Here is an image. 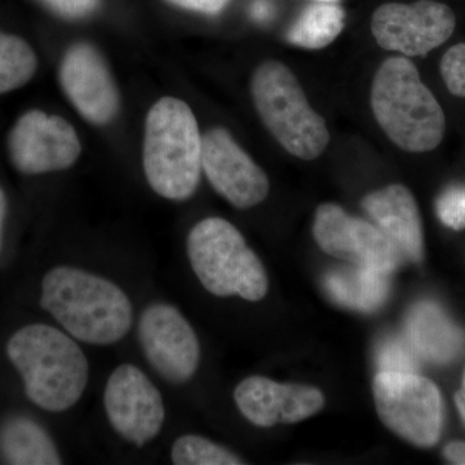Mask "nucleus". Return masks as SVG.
Here are the masks:
<instances>
[{"label": "nucleus", "mask_w": 465, "mask_h": 465, "mask_svg": "<svg viewBox=\"0 0 465 465\" xmlns=\"http://www.w3.org/2000/svg\"><path fill=\"white\" fill-rule=\"evenodd\" d=\"M313 235L327 255L391 274L405 259L378 226L351 216L338 204L323 203L314 216Z\"/></svg>", "instance_id": "obj_12"}, {"label": "nucleus", "mask_w": 465, "mask_h": 465, "mask_svg": "<svg viewBox=\"0 0 465 465\" xmlns=\"http://www.w3.org/2000/svg\"><path fill=\"white\" fill-rule=\"evenodd\" d=\"M381 371L416 372V361L411 349L399 339H388L378 351Z\"/></svg>", "instance_id": "obj_25"}, {"label": "nucleus", "mask_w": 465, "mask_h": 465, "mask_svg": "<svg viewBox=\"0 0 465 465\" xmlns=\"http://www.w3.org/2000/svg\"><path fill=\"white\" fill-rule=\"evenodd\" d=\"M104 409L110 427L136 448L154 440L166 421L161 391L140 367H115L104 390Z\"/></svg>", "instance_id": "obj_9"}, {"label": "nucleus", "mask_w": 465, "mask_h": 465, "mask_svg": "<svg viewBox=\"0 0 465 465\" xmlns=\"http://www.w3.org/2000/svg\"><path fill=\"white\" fill-rule=\"evenodd\" d=\"M52 11L66 18H82L91 15L99 0H42Z\"/></svg>", "instance_id": "obj_26"}, {"label": "nucleus", "mask_w": 465, "mask_h": 465, "mask_svg": "<svg viewBox=\"0 0 465 465\" xmlns=\"http://www.w3.org/2000/svg\"><path fill=\"white\" fill-rule=\"evenodd\" d=\"M457 26L449 5L436 0H418L412 5L385 3L376 8L371 32L382 50L407 57L425 56L448 42Z\"/></svg>", "instance_id": "obj_11"}, {"label": "nucleus", "mask_w": 465, "mask_h": 465, "mask_svg": "<svg viewBox=\"0 0 465 465\" xmlns=\"http://www.w3.org/2000/svg\"><path fill=\"white\" fill-rule=\"evenodd\" d=\"M455 405L458 407L459 414H460L461 420L465 425V369L463 372V381H461V388L455 393L454 396Z\"/></svg>", "instance_id": "obj_31"}, {"label": "nucleus", "mask_w": 465, "mask_h": 465, "mask_svg": "<svg viewBox=\"0 0 465 465\" xmlns=\"http://www.w3.org/2000/svg\"><path fill=\"white\" fill-rule=\"evenodd\" d=\"M186 253L202 286L217 296H240L251 302L265 298L268 275L259 256L228 220L207 217L193 226Z\"/></svg>", "instance_id": "obj_5"}, {"label": "nucleus", "mask_w": 465, "mask_h": 465, "mask_svg": "<svg viewBox=\"0 0 465 465\" xmlns=\"http://www.w3.org/2000/svg\"><path fill=\"white\" fill-rule=\"evenodd\" d=\"M371 108L391 142L405 152H430L445 137V113L409 58L390 57L379 67Z\"/></svg>", "instance_id": "obj_4"}, {"label": "nucleus", "mask_w": 465, "mask_h": 465, "mask_svg": "<svg viewBox=\"0 0 465 465\" xmlns=\"http://www.w3.org/2000/svg\"><path fill=\"white\" fill-rule=\"evenodd\" d=\"M137 338L150 367L168 384H185L197 374L200 341L191 322L173 305L153 302L143 309Z\"/></svg>", "instance_id": "obj_8"}, {"label": "nucleus", "mask_w": 465, "mask_h": 465, "mask_svg": "<svg viewBox=\"0 0 465 465\" xmlns=\"http://www.w3.org/2000/svg\"><path fill=\"white\" fill-rule=\"evenodd\" d=\"M407 332L412 351L430 362L448 363L464 349L463 332L433 302H420L412 308Z\"/></svg>", "instance_id": "obj_17"}, {"label": "nucleus", "mask_w": 465, "mask_h": 465, "mask_svg": "<svg viewBox=\"0 0 465 465\" xmlns=\"http://www.w3.org/2000/svg\"><path fill=\"white\" fill-rule=\"evenodd\" d=\"M38 66V56L30 43L0 30V96L29 84Z\"/></svg>", "instance_id": "obj_21"}, {"label": "nucleus", "mask_w": 465, "mask_h": 465, "mask_svg": "<svg viewBox=\"0 0 465 465\" xmlns=\"http://www.w3.org/2000/svg\"><path fill=\"white\" fill-rule=\"evenodd\" d=\"M166 2L203 15H219L220 12L224 11L231 0H166Z\"/></svg>", "instance_id": "obj_27"}, {"label": "nucleus", "mask_w": 465, "mask_h": 465, "mask_svg": "<svg viewBox=\"0 0 465 465\" xmlns=\"http://www.w3.org/2000/svg\"><path fill=\"white\" fill-rule=\"evenodd\" d=\"M362 207L396 244L405 262H423V224L415 197L406 186L393 183L370 193L363 198Z\"/></svg>", "instance_id": "obj_16"}, {"label": "nucleus", "mask_w": 465, "mask_h": 465, "mask_svg": "<svg viewBox=\"0 0 465 465\" xmlns=\"http://www.w3.org/2000/svg\"><path fill=\"white\" fill-rule=\"evenodd\" d=\"M387 273L354 265L326 277L330 295L345 307L371 312L381 307L388 296Z\"/></svg>", "instance_id": "obj_19"}, {"label": "nucleus", "mask_w": 465, "mask_h": 465, "mask_svg": "<svg viewBox=\"0 0 465 465\" xmlns=\"http://www.w3.org/2000/svg\"><path fill=\"white\" fill-rule=\"evenodd\" d=\"M381 423L421 449L437 445L443 427V403L432 381L416 372L379 371L372 384Z\"/></svg>", "instance_id": "obj_7"}, {"label": "nucleus", "mask_w": 465, "mask_h": 465, "mask_svg": "<svg viewBox=\"0 0 465 465\" xmlns=\"http://www.w3.org/2000/svg\"><path fill=\"white\" fill-rule=\"evenodd\" d=\"M251 14L256 21H266L273 14V9H272L271 3L266 2V0H256L255 5L251 9Z\"/></svg>", "instance_id": "obj_29"}, {"label": "nucleus", "mask_w": 465, "mask_h": 465, "mask_svg": "<svg viewBox=\"0 0 465 465\" xmlns=\"http://www.w3.org/2000/svg\"><path fill=\"white\" fill-rule=\"evenodd\" d=\"M443 457L451 464L465 465V442L452 440L443 449Z\"/></svg>", "instance_id": "obj_28"}, {"label": "nucleus", "mask_w": 465, "mask_h": 465, "mask_svg": "<svg viewBox=\"0 0 465 465\" xmlns=\"http://www.w3.org/2000/svg\"><path fill=\"white\" fill-rule=\"evenodd\" d=\"M312 2H318V3H341V0H312Z\"/></svg>", "instance_id": "obj_32"}, {"label": "nucleus", "mask_w": 465, "mask_h": 465, "mask_svg": "<svg viewBox=\"0 0 465 465\" xmlns=\"http://www.w3.org/2000/svg\"><path fill=\"white\" fill-rule=\"evenodd\" d=\"M251 94L262 124L293 157L313 161L329 146L330 133L298 79L280 61H265L251 79Z\"/></svg>", "instance_id": "obj_6"}, {"label": "nucleus", "mask_w": 465, "mask_h": 465, "mask_svg": "<svg viewBox=\"0 0 465 465\" xmlns=\"http://www.w3.org/2000/svg\"><path fill=\"white\" fill-rule=\"evenodd\" d=\"M61 90L88 124L106 125L121 109L118 87L105 58L94 45H70L58 66Z\"/></svg>", "instance_id": "obj_13"}, {"label": "nucleus", "mask_w": 465, "mask_h": 465, "mask_svg": "<svg viewBox=\"0 0 465 465\" xmlns=\"http://www.w3.org/2000/svg\"><path fill=\"white\" fill-rule=\"evenodd\" d=\"M143 167L152 191L167 201H188L202 173V134L188 104L159 99L146 115Z\"/></svg>", "instance_id": "obj_3"}, {"label": "nucleus", "mask_w": 465, "mask_h": 465, "mask_svg": "<svg viewBox=\"0 0 465 465\" xmlns=\"http://www.w3.org/2000/svg\"><path fill=\"white\" fill-rule=\"evenodd\" d=\"M344 21L345 11L339 3L313 2L296 18L286 38L296 47L321 50L341 35Z\"/></svg>", "instance_id": "obj_20"}, {"label": "nucleus", "mask_w": 465, "mask_h": 465, "mask_svg": "<svg viewBox=\"0 0 465 465\" xmlns=\"http://www.w3.org/2000/svg\"><path fill=\"white\" fill-rule=\"evenodd\" d=\"M39 304L64 331L88 345H114L133 327L127 293L108 278L76 266H54L45 274Z\"/></svg>", "instance_id": "obj_1"}, {"label": "nucleus", "mask_w": 465, "mask_h": 465, "mask_svg": "<svg viewBox=\"0 0 465 465\" xmlns=\"http://www.w3.org/2000/svg\"><path fill=\"white\" fill-rule=\"evenodd\" d=\"M171 460L174 465L244 464L231 450L198 434H183L174 440L171 448Z\"/></svg>", "instance_id": "obj_22"}, {"label": "nucleus", "mask_w": 465, "mask_h": 465, "mask_svg": "<svg viewBox=\"0 0 465 465\" xmlns=\"http://www.w3.org/2000/svg\"><path fill=\"white\" fill-rule=\"evenodd\" d=\"M0 459L11 465L63 464L51 434L25 415L9 416L0 424Z\"/></svg>", "instance_id": "obj_18"}, {"label": "nucleus", "mask_w": 465, "mask_h": 465, "mask_svg": "<svg viewBox=\"0 0 465 465\" xmlns=\"http://www.w3.org/2000/svg\"><path fill=\"white\" fill-rule=\"evenodd\" d=\"M7 152L18 173L35 176L74 166L81 157L82 143L65 118L32 109L12 125Z\"/></svg>", "instance_id": "obj_10"}, {"label": "nucleus", "mask_w": 465, "mask_h": 465, "mask_svg": "<svg viewBox=\"0 0 465 465\" xmlns=\"http://www.w3.org/2000/svg\"><path fill=\"white\" fill-rule=\"evenodd\" d=\"M440 70L450 94L465 97V43L449 48L440 60Z\"/></svg>", "instance_id": "obj_24"}, {"label": "nucleus", "mask_w": 465, "mask_h": 465, "mask_svg": "<svg viewBox=\"0 0 465 465\" xmlns=\"http://www.w3.org/2000/svg\"><path fill=\"white\" fill-rule=\"evenodd\" d=\"M202 171L213 188L240 210L258 206L268 197V176L225 128H213L202 136Z\"/></svg>", "instance_id": "obj_14"}, {"label": "nucleus", "mask_w": 465, "mask_h": 465, "mask_svg": "<svg viewBox=\"0 0 465 465\" xmlns=\"http://www.w3.org/2000/svg\"><path fill=\"white\" fill-rule=\"evenodd\" d=\"M234 402L250 423L271 428L293 424L316 415L324 406L322 391L302 384H282L265 378L250 376L237 385Z\"/></svg>", "instance_id": "obj_15"}, {"label": "nucleus", "mask_w": 465, "mask_h": 465, "mask_svg": "<svg viewBox=\"0 0 465 465\" xmlns=\"http://www.w3.org/2000/svg\"><path fill=\"white\" fill-rule=\"evenodd\" d=\"M436 213L443 225L452 231L465 229V186H452L437 198Z\"/></svg>", "instance_id": "obj_23"}, {"label": "nucleus", "mask_w": 465, "mask_h": 465, "mask_svg": "<svg viewBox=\"0 0 465 465\" xmlns=\"http://www.w3.org/2000/svg\"><path fill=\"white\" fill-rule=\"evenodd\" d=\"M9 362L24 382L27 400L45 411L73 409L90 381V362L73 336L45 323H30L5 345Z\"/></svg>", "instance_id": "obj_2"}, {"label": "nucleus", "mask_w": 465, "mask_h": 465, "mask_svg": "<svg viewBox=\"0 0 465 465\" xmlns=\"http://www.w3.org/2000/svg\"><path fill=\"white\" fill-rule=\"evenodd\" d=\"M8 213V200L5 189L0 186V247H2L3 226Z\"/></svg>", "instance_id": "obj_30"}]
</instances>
